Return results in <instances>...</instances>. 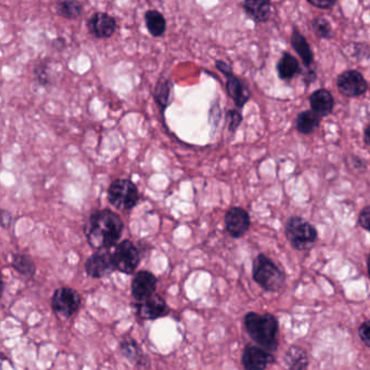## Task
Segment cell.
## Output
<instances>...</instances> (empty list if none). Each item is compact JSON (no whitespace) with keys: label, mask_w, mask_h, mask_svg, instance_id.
<instances>
[{"label":"cell","mask_w":370,"mask_h":370,"mask_svg":"<svg viewBox=\"0 0 370 370\" xmlns=\"http://www.w3.org/2000/svg\"><path fill=\"white\" fill-rule=\"evenodd\" d=\"M124 229L120 215L109 209L94 211L85 223L84 233L89 246L96 250L118 245Z\"/></svg>","instance_id":"cell-1"},{"label":"cell","mask_w":370,"mask_h":370,"mask_svg":"<svg viewBox=\"0 0 370 370\" xmlns=\"http://www.w3.org/2000/svg\"><path fill=\"white\" fill-rule=\"evenodd\" d=\"M245 326L251 339L259 346L269 352L278 349L279 322L276 316L250 312L245 316Z\"/></svg>","instance_id":"cell-2"},{"label":"cell","mask_w":370,"mask_h":370,"mask_svg":"<svg viewBox=\"0 0 370 370\" xmlns=\"http://www.w3.org/2000/svg\"><path fill=\"white\" fill-rule=\"evenodd\" d=\"M253 280L266 292H278L285 284V274L280 269L261 253L253 263Z\"/></svg>","instance_id":"cell-3"},{"label":"cell","mask_w":370,"mask_h":370,"mask_svg":"<svg viewBox=\"0 0 370 370\" xmlns=\"http://www.w3.org/2000/svg\"><path fill=\"white\" fill-rule=\"evenodd\" d=\"M285 232L291 246L296 250H308L317 241L315 227L300 217L289 218Z\"/></svg>","instance_id":"cell-4"},{"label":"cell","mask_w":370,"mask_h":370,"mask_svg":"<svg viewBox=\"0 0 370 370\" xmlns=\"http://www.w3.org/2000/svg\"><path fill=\"white\" fill-rule=\"evenodd\" d=\"M108 199L118 211H132L139 201V191L132 180L116 179L109 187Z\"/></svg>","instance_id":"cell-5"},{"label":"cell","mask_w":370,"mask_h":370,"mask_svg":"<svg viewBox=\"0 0 370 370\" xmlns=\"http://www.w3.org/2000/svg\"><path fill=\"white\" fill-rule=\"evenodd\" d=\"M81 294L70 287L55 289L51 297V308L61 318H70L76 313L81 306Z\"/></svg>","instance_id":"cell-6"},{"label":"cell","mask_w":370,"mask_h":370,"mask_svg":"<svg viewBox=\"0 0 370 370\" xmlns=\"http://www.w3.org/2000/svg\"><path fill=\"white\" fill-rule=\"evenodd\" d=\"M114 268L124 274H132L139 264L140 256L137 247L128 239L118 243L112 252Z\"/></svg>","instance_id":"cell-7"},{"label":"cell","mask_w":370,"mask_h":370,"mask_svg":"<svg viewBox=\"0 0 370 370\" xmlns=\"http://www.w3.org/2000/svg\"><path fill=\"white\" fill-rule=\"evenodd\" d=\"M85 271L92 278H104L116 271L112 253L109 249L97 250L85 262Z\"/></svg>","instance_id":"cell-8"},{"label":"cell","mask_w":370,"mask_h":370,"mask_svg":"<svg viewBox=\"0 0 370 370\" xmlns=\"http://www.w3.org/2000/svg\"><path fill=\"white\" fill-rule=\"evenodd\" d=\"M336 86L339 89L340 94L343 96L354 98L365 94L368 89V84L363 75L357 71H346L342 73L338 80Z\"/></svg>","instance_id":"cell-9"},{"label":"cell","mask_w":370,"mask_h":370,"mask_svg":"<svg viewBox=\"0 0 370 370\" xmlns=\"http://www.w3.org/2000/svg\"><path fill=\"white\" fill-rule=\"evenodd\" d=\"M245 370H265L275 362L273 354L260 346H248L241 357Z\"/></svg>","instance_id":"cell-10"},{"label":"cell","mask_w":370,"mask_h":370,"mask_svg":"<svg viewBox=\"0 0 370 370\" xmlns=\"http://www.w3.org/2000/svg\"><path fill=\"white\" fill-rule=\"evenodd\" d=\"M158 278L149 271H139L132 282V296L138 302L144 301L156 294Z\"/></svg>","instance_id":"cell-11"},{"label":"cell","mask_w":370,"mask_h":370,"mask_svg":"<svg viewBox=\"0 0 370 370\" xmlns=\"http://www.w3.org/2000/svg\"><path fill=\"white\" fill-rule=\"evenodd\" d=\"M227 232L233 239H240L250 229V215L240 207H233L225 215Z\"/></svg>","instance_id":"cell-12"},{"label":"cell","mask_w":370,"mask_h":370,"mask_svg":"<svg viewBox=\"0 0 370 370\" xmlns=\"http://www.w3.org/2000/svg\"><path fill=\"white\" fill-rule=\"evenodd\" d=\"M136 306H137L138 315L142 320H158L170 314V308L160 294H154L151 298L138 302Z\"/></svg>","instance_id":"cell-13"},{"label":"cell","mask_w":370,"mask_h":370,"mask_svg":"<svg viewBox=\"0 0 370 370\" xmlns=\"http://www.w3.org/2000/svg\"><path fill=\"white\" fill-rule=\"evenodd\" d=\"M87 27H88L89 31L97 38H109L116 33V21L108 13H97L89 19Z\"/></svg>","instance_id":"cell-14"},{"label":"cell","mask_w":370,"mask_h":370,"mask_svg":"<svg viewBox=\"0 0 370 370\" xmlns=\"http://www.w3.org/2000/svg\"><path fill=\"white\" fill-rule=\"evenodd\" d=\"M243 9L250 19L263 23L269 19L272 11L270 0H243Z\"/></svg>","instance_id":"cell-15"},{"label":"cell","mask_w":370,"mask_h":370,"mask_svg":"<svg viewBox=\"0 0 370 370\" xmlns=\"http://www.w3.org/2000/svg\"><path fill=\"white\" fill-rule=\"evenodd\" d=\"M226 90L237 108H242L250 99V91L248 87L245 86L240 79L233 74L227 76Z\"/></svg>","instance_id":"cell-16"},{"label":"cell","mask_w":370,"mask_h":370,"mask_svg":"<svg viewBox=\"0 0 370 370\" xmlns=\"http://www.w3.org/2000/svg\"><path fill=\"white\" fill-rule=\"evenodd\" d=\"M310 108L313 112L317 114L320 118L327 116L334 110V98L326 89L315 91L310 98Z\"/></svg>","instance_id":"cell-17"},{"label":"cell","mask_w":370,"mask_h":370,"mask_svg":"<svg viewBox=\"0 0 370 370\" xmlns=\"http://www.w3.org/2000/svg\"><path fill=\"white\" fill-rule=\"evenodd\" d=\"M284 363L289 370H306L308 367V353L300 346H290L285 353Z\"/></svg>","instance_id":"cell-18"},{"label":"cell","mask_w":370,"mask_h":370,"mask_svg":"<svg viewBox=\"0 0 370 370\" xmlns=\"http://www.w3.org/2000/svg\"><path fill=\"white\" fill-rule=\"evenodd\" d=\"M121 353L130 361L136 362L138 365L148 366L149 357L142 353L139 344L132 338H126L120 344Z\"/></svg>","instance_id":"cell-19"},{"label":"cell","mask_w":370,"mask_h":370,"mask_svg":"<svg viewBox=\"0 0 370 370\" xmlns=\"http://www.w3.org/2000/svg\"><path fill=\"white\" fill-rule=\"evenodd\" d=\"M173 87L171 79L166 78V77H161L156 83L154 98L163 111L171 104Z\"/></svg>","instance_id":"cell-20"},{"label":"cell","mask_w":370,"mask_h":370,"mask_svg":"<svg viewBox=\"0 0 370 370\" xmlns=\"http://www.w3.org/2000/svg\"><path fill=\"white\" fill-rule=\"evenodd\" d=\"M144 21L148 31L153 37L163 36L166 31V20L161 13L156 10H149L144 15Z\"/></svg>","instance_id":"cell-21"},{"label":"cell","mask_w":370,"mask_h":370,"mask_svg":"<svg viewBox=\"0 0 370 370\" xmlns=\"http://www.w3.org/2000/svg\"><path fill=\"white\" fill-rule=\"evenodd\" d=\"M277 71H278L280 78L284 79V80H289L298 74L299 71H300V65H299L298 60L294 55L285 52L282 59L279 60L278 65H277Z\"/></svg>","instance_id":"cell-22"},{"label":"cell","mask_w":370,"mask_h":370,"mask_svg":"<svg viewBox=\"0 0 370 370\" xmlns=\"http://www.w3.org/2000/svg\"><path fill=\"white\" fill-rule=\"evenodd\" d=\"M291 43H292V47H294V50L300 55L304 65L306 66H310L313 63V59H314L312 49H310V45H308L306 39L303 37L302 34L296 31V29H294V34H292Z\"/></svg>","instance_id":"cell-23"},{"label":"cell","mask_w":370,"mask_h":370,"mask_svg":"<svg viewBox=\"0 0 370 370\" xmlns=\"http://www.w3.org/2000/svg\"><path fill=\"white\" fill-rule=\"evenodd\" d=\"M320 118L313 111H306L299 114L296 128L303 134H312L320 126Z\"/></svg>","instance_id":"cell-24"},{"label":"cell","mask_w":370,"mask_h":370,"mask_svg":"<svg viewBox=\"0 0 370 370\" xmlns=\"http://www.w3.org/2000/svg\"><path fill=\"white\" fill-rule=\"evenodd\" d=\"M11 265L17 272L25 277H33L36 273V265L27 255L15 253L13 255Z\"/></svg>","instance_id":"cell-25"},{"label":"cell","mask_w":370,"mask_h":370,"mask_svg":"<svg viewBox=\"0 0 370 370\" xmlns=\"http://www.w3.org/2000/svg\"><path fill=\"white\" fill-rule=\"evenodd\" d=\"M82 11L83 6L78 0H59L57 3V13L64 19H77Z\"/></svg>","instance_id":"cell-26"},{"label":"cell","mask_w":370,"mask_h":370,"mask_svg":"<svg viewBox=\"0 0 370 370\" xmlns=\"http://www.w3.org/2000/svg\"><path fill=\"white\" fill-rule=\"evenodd\" d=\"M310 27H312L313 31H314L316 36L320 37V38L328 39L334 36L331 24L324 17H316V19L313 20Z\"/></svg>","instance_id":"cell-27"},{"label":"cell","mask_w":370,"mask_h":370,"mask_svg":"<svg viewBox=\"0 0 370 370\" xmlns=\"http://www.w3.org/2000/svg\"><path fill=\"white\" fill-rule=\"evenodd\" d=\"M241 122H242V116L238 111L231 110L227 112L226 122L229 131L235 134V130L238 129V127L240 126Z\"/></svg>","instance_id":"cell-28"},{"label":"cell","mask_w":370,"mask_h":370,"mask_svg":"<svg viewBox=\"0 0 370 370\" xmlns=\"http://www.w3.org/2000/svg\"><path fill=\"white\" fill-rule=\"evenodd\" d=\"M358 336L362 341L370 348V320L363 322L361 327L358 328Z\"/></svg>","instance_id":"cell-29"},{"label":"cell","mask_w":370,"mask_h":370,"mask_svg":"<svg viewBox=\"0 0 370 370\" xmlns=\"http://www.w3.org/2000/svg\"><path fill=\"white\" fill-rule=\"evenodd\" d=\"M358 223L363 229L370 232V206L364 208L358 215Z\"/></svg>","instance_id":"cell-30"},{"label":"cell","mask_w":370,"mask_h":370,"mask_svg":"<svg viewBox=\"0 0 370 370\" xmlns=\"http://www.w3.org/2000/svg\"><path fill=\"white\" fill-rule=\"evenodd\" d=\"M310 5L320 9H330L336 3V0H308Z\"/></svg>","instance_id":"cell-31"},{"label":"cell","mask_w":370,"mask_h":370,"mask_svg":"<svg viewBox=\"0 0 370 370\" xmlns=\"http://www.w3.org/2000/svg\"><path fill=\"white\" fill-rule=\"evenodd\" d=\"M215 66L219 69V72L223 73L225 76H229V75H233V69H231V65L228 63L224 62L221 60H217L215 62Z\"/></svg>","instance_id":"cell-32"},{"label":"cell","mask_w":370,"mask_h":370,"mask_svg":"<svg viewBox=\"0 0 370 370\" xmlns=\"http://www.w3.org/2000/svg\"><path fill=\"white\" fill-rule=\"evenodd\" d=\"M35 74H36V78L39 84L43 85V86L48 84V75H47L46 67H41V69L37 67L35 69Z\"/></svg>","instance_id":"cell-33"},{"label":"cell","mask_w":370,"mask_h":370,"mask_svg":"<svg viewBox=\"0 0 370 370\" xmlns=\"http://www.w3.org/2000/svg\"><path fill=\"white\" fill-rule=\"evenodd\" d=\"M0 219H1V225L4 227H9L10 225H11V215L8 211H1V217H0Z\"/></svg>","instance_id":"cell-34"},{"label":"cell","mask_w":370,"mask_h":370,"mask_svg":"<svg viewBox=\"0 0 370 370\" xmlns=\"http://www.w3.org/2000/svg\"><path fill=\"white\" fill-rule=\"evenodd\" d=\"M365 142L370 148V124L367 127V129L365 130Z\"/></svg>","instance_id":"cell-35"},{"label":"cell","mask_w":370,"mask_h":370,"mask_svg":"<svg viewBox=\"0 0 370 370\" xmlns=\"http://www.w3.org/2000/svg\"><path fill=\"white\" fill-rule=\"evenodd\" d=\"M367 269H368V276H369V278H370V253H369V256H368Z\"/></svg>","instance_id":"cell-36"}]
</instances>
